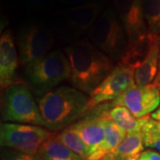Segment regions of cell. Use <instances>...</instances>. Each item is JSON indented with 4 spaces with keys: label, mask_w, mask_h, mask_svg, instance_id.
I'll return each instance as SVG.
<instances>
[{
    "label": "cell",
    "mask_w": 160,
    "mask_h": 160,
    "mask_svg": "<svg viewBox=\"0 0 160 160\" xmlns=\"http://www.w3.org/2000/svg\"><path fill=\"white\" fill-rule=\"evenodd\" d=\"M35 160H40L39 158H36V157H35Z\"/></svg>",
    "instance_id": "cell-31"
},
{
    "label": "cell",
    "mask_w": 160,
    "mask_h": 160,
    "mask_svg": "<svg viewBox=\"0 0 160 160\" xmlns=\"http://www.w3.org/2000/svg\"><path fill=\"white\" fill-rule=\"evenodd\" d=\"M59 1L65 6H71L73 7V6H78L92 3V2H95L98 0H59Z\"/></svg>",
    "instance_id": "cell-26"
},
{
    "label": "cell",
    "mask_w": 160,
    "mask_h": 160,
    "mask_svg": "<svg viewBox=\"0 0 160 160\" xmlns=\"http://www.w3.org/2000/svg\"><path fill=\"white\" fill-rule=\"evenodd\" d=\"M143 9L149 31L158 34L160 28V0H143Z\"/></svg>",
    "instance_id": "cell-21"
},
{
    "label": "cell",
    "mask_w": 160,
    "mask_h": 160,
    "mask_svg": "<svg viewBox=\"0 0 160 160\" xmlns=\"http://www.w3.org/2000/svg\"><path fill=\"white\" fill-rule=\"evenodd\" d=\"M158 38V34L148 31L135 40L129 42L126 51L120 58V64L135 70L157 46Z\"/></svg>",
    "instance_id": "cell-14"
},
{
    "label": "cell",
    "mask_w": 160,
    "mask_h": 160,
    "mask_svg": "<svg viewBox=\"0 0 160 160\" xmlns=\"http://www.w3.org/2000/svg\"><path fill=\"white\" fill-rule=\"evenodd\" d=\"M133 86H135L134 69L119 63L90 93L85 112L104 102H114Z\"/></svg>",
    "instance_id": "cell-9"
},
{
    "label": "cell",
    "mask_w": 160,
    "mask_h": 160,
    "mask_svg": "<svg viewBox=\"0 0 160 160\" xmlns=\"http://www.w3.org/2000/svg\"><path fill=\"white\" fill-rule=\"evenodd\" d=\"M144 146L150 149H156L160 153V135L151 133H142Z\"/></svg>",
    "instance_id": "cell-23"
},
{
    "label": "cell",
    "mask_w": 160,
    "mask_h": 160,
    "mask_svg": "<svg viewBox=\"0 0 160 160\" xmlns=\"http://www.w3.org/2000/svg\"><path fill=\"white\" fill-rule=\"evenodd\" d=\"M144 151L142 132H128L126 138L115 149L113 154L120 160H139Z\"/></svg>",
    "instance_id": "cell-18"
},
{
    "label": "cell",
    "mask_w": 160,
    "mask_h": 160,
    "mask_svg": "<svg viewBox=\"0 0 160 160\" xmlns=\"http://www.w3.org/2000/svg\"><path fill=\"white\" fill-rule=\"evenodd\" d=\"M2 121L44 126L38 105L27 85L16 82L5 89L2 98Z\"/></svg>",
    "instance_id": "cell-5"
},
{
    "label": "cell",
    "mask_w": 160,
    "mask_h": 160,
    "mask_svg": "<svg viewBox=\"0 0 160 160\" xmlns=\"http://www.w3.org/2000/svg\"><path fill=\"white\" fill-rule=\"evenodd\" d=\"M70 66V82L75 88L91 93L113 70V60L86 38L64 48Z\"/></svg>",
    "instance_id": "cell-1"
},
{
    "label": "cell",
    "mask_w": 160,
    "mask_h": 160,
    "mask_svg": "<svg viewBox=\"0 0 160 160\" xmlns=\"http://www.w3.org/2000/svg\"><path fill=\"white\" fill-rule=\"evenodd\" d=\"M158 86H159V87H160V83H159V84H158Z\"/></svg>",
    "instance_id": "cell-32"
},
{
    "label": "cell",
    "mask_w": 160,
    "mask_h": 160,
    "mask_svg": "<svg viewBox=\"0 0 160 160\" xmlns=\"http://www.w3.org/2000/svg\"><path fill=\"white\" fill-rule=\"evenodd\" d=\"M106 116L109 120L127 132L133 131L142 132L150 119V116L136 118L129 109L120 105H112V109L106 111Z\"/></svg>",
    "instance_id": "cell-15"
},
{
    "label": "cell",
    "mask_w": 160,
    "mask_h": 160,
    "mask_svg": "<svg viewBox=\"0 0 160 160\" xmlns=\"http://www.w3.org/2000/svg\"><path fill=\"white\" fill-rule=\"evenodd\" d=\"M159 104L160 88L154 84L146 86H133L112 103V105L126 107L136 118L153 113Z\"/></svg>",
    "instance_id": "cell-10"
},
{
    "label": "cell",
    "mask_w": 160,
    "mask_h": 160,
    "mask_svg": "<svg viewBox=\"0 0 160 160\" xmlns=\"http://www.w3.org/2000/svg\"><path fill=\"white\" fill-rule=\"evenodd\" d=\"M36 158L40 160H84L54 134L41 145Z\"/></svg>",
    "instance_id": "cell-17"
},
{
    "label": "cell",
    "mask_w": 160,
    "mask_h": 160,
    "mask_svg": "<svg viewBox=\"0 0 160 160\" xmlns=\"http://www.w3.org/2000/svg\"><path fill=\"white\" fill-rule=\"evenodd\" d=\"M158 73L153 84L158 86V84L160 83V32L158 33Z\"/></svg>",
    "instance_id": "cell-28"
},
{
    "label": "cell",
    "mask_w": 160,
    "mask_h": 160,
    "mask_svg": "<svg viewBox=\"0 0 160 160\" xmlns=\"http://www.w3.org/2000/svg\"><path fill=\"white\" fill-rule=\"evenodd\" d=\"M142 133H151V134H156V135H160V122L155 121L151 126L149 127L147 131L143 132Z\"/></svg>",
    "instance_id": "cell-27"
},
{
    "label": "cell",
    "mask_w": 160,
    "mask_h": 160,
    "mask_svg": "<svg viewBox=\"0 0 160 160\" xmlns=\"http://www.w3.org/2000/svg\"><path fill=\"white\" fill-rule=\"evenodd\" d=\"M53 2L54 0H26V3L29 8L35 10L46 9L52 6Z\"/></svg>",
    "instance_id": "cell-24"
},
{
    "label": "cell",
    "mask_w": 160,
    "mask_h": 160,
    "mask_svg": "<svg viewBox=\"0 0 160 160\" xmlns=\"http://www.w3.org/2000/svg\"><path fill=\"white\" fill-rule=\"evenodd\" d=\"M1 160H35V157H31L13 149L2 148Z\"/></svg>",
    "instance_id": "cell-22"
},
{
    "label": "cell",
    "mask_w": 160,
    "mask_h": 160,
    "mask_svg": "<svg viewBox=\"0 0 160 160\" xmlns=\"http://www.w3.org/2000/svg\"><path fill=\"white\" fill-rule=\"evenodd\" d=\"M159 32H160V28H159Z\"/></svg>",
    "instance_id": "cell-33"
},
{
    "label": "cell",
    "mask_w": 160,
    "mask_h": 160,
    "mask_svg": "<svg viewBox=\"0 0 160 160\" xmlns=\"http://www.w3.org/2000/svg\"><path fill=\"white\" fill-rule=\"evenodd\" d=\"M88 36L92 43L113 61L120 60L128 46L126 29L112 7L103 10L89 29Z\"/></svg>",
    "instance_id": "cell-4"
},
{
    "label": "cell",
    "mask_w": 160,
    "mask_h": 160,
    "mask_svg": "<svg viewBox=\"0 0 160 160\" xmlns=\"http://www.w3.org/2000/svg\"><path fill=\"white\" fill-rule=\"evenodd\" d=\"M53 135L48 129L39 126L2 123L0 126V142L2 148L13 149L36 157L40 147Z\"/></svg>",
    "instance_id": "cell-6"
},
{
    "label": "cell",
    "mask_w": 160,
    "mask_h": 160,
    "mask_svg": "<svg viewBox=\"0 0 160 160\" xmlns=\"http://www.w3.org/2000/svg\"><path fill=\"white\" fill-rule=\"evenodd\" d=\"M58 138L70 150L78 155L84 160H87L91 154L90 149L86 146L85 142L80 137L78 132L71 126L66 127L56 134Z\"/></svg>",
    "instance_id": "cell-20"
},
{
    "label": "cell",
    "mask_w": 160,
    "mask_h": 160,
    "mask_svg": "<svg viewBox=\"0 0 160 160\" xmlns=\"http://www.w3.org/2000/svg\"><path fill=\"white\" fill-rule=\"evenodd\" d=\"M127 132L116 125L109 118L106 123V132L102 143L92 153L87 160H100L104 157L113 153L123 140L126 138Z\"/></svg>",
    "instance_id": "cell-16"
},
{
    "label": "cell",
    "mask_w": 160,
    "mask_h": 160,
    "mask_svg": "<svg viewBox=\"0 0 160 160\" xmlns=\"http://www.w3.org/2000/svg\"><path fill=\"white\" fill-rule=\"evenodd\" d=\"M24 75L30 87L41 96L70 78L69 60L62 51H52L25 67Z\"/></svg>",
    "instance_id": "cell-3"
},
{
    "label": "cell",
    "mask_w": 160,
    "mask_h": 160,
    "mask_svg": "<svg viewBox=\"0 0 160 160\" xmlns=\"http://www.w3.org/2000/svg\"><path fill=\"white\" fill-rule=\"evenodd\" d=\"M115 10L126 29L128 43L149 31L143 0H113Z\"/></svg>",
    "instance_id": "cell-11"
},
{
    "label": "cell",
    "mask_w": 160,
    "mask_h": 160,
    "mask_svg": "<svg viewBox=\"0 0 160 160\" xmlns=\"http://www.w3.org/2000/svg\"><path fill=\"white\" fill-rule=\"evenodd\" d=\"M108 109H101L100 111H94L92 115H88L85 118L79 120L70 126L78 132L80 137L85 142L91 154L99 148L105 138ZM90 154V155H91Z\"/></svg>",
    "instance_id": "cell-12"
},
{
    "label": "cell",
    "mask_w": 160,
    "mask_h": 160,
    "mask_svg": "<svg viewBox=\"0 0 160 160\" xmlns=\"http://www.w3.org/2000/svg\"><path fill=\"white\" fill-rule=\"evenodd\" d=\"M88 98L75 87L62 86L38 99L44 126L49 131H59L74 122L86 111Z\"/></svg>",
    "instance_id": "cell-2"
},
{
    "label": "cell",
    "mask_w": 160,
    "mask_h": 160,
    "mask_svg": "<svg viewBox=\"0 0 160 160\" xmlns=\"http://www.w3.org/2000/svg\"><path fill=\"white\" fill-rule=\"evenodd\" d=\"M139 160H160V153L153 149L144 150Z\"/></svg>",
    "instance_id": "cell-25"
},
{
    "label": "cell",
    "mask_w": 160,
    "mask_h": 160,
    "mask_svg": "<svg viewBox=\"0 0 160 160\" xmlns=\"http://www.w3.org/2000/svg\"><path fill=\"white\" fill-rule=\"evenodd\" d=\"M104 6L103 0H98L60 12L58 18L60 36L66 40H74L88 32L103 12Z\"/></svg>",
    "instance_id": "cell-7"
},
{
    "label": "cell",
    "mask_w": 160,
    "mask_h": 160,
    "mask_svg": "<svg viewBox=\"0 0 160 160\" xmlns=\"http://www.w3.org/2000/svg\"><path fill=\"white\" fill-rule=\"evenodd\" d=\"M18 55L11 30H5L0 38V84L1 88L16 83Z\"/></svg>",
    "instance_id": "cell-13"
},
{
    "label": "cell",
    "mask_w": 160,
    "mask_h": 160,
    "mask_svg": "<svg viewBox=\"0 0 160 160\" xmlns=\"http://www.w3.org/2000/svg\"><path fill=\"white\" fill-rule=\"evenodd\" d=\"M53 42L52 32L44 24L29 23L22 27L17 33V47L24 68L47 55Z\"/></svg>",
    "instance_id": "cell-8"
},
{
    "label": "cell",
    "mask_w": 160,
    "mask_h": 160,
    "mask_svg": "<svg viewBox=\"0 0 160 160\" xmlns=\"http://www.w3.org/2000/svg\"><path fill=\"white\" fill-rule=\"evenodd\" d=\"M100 160H120L118 157H116L113 153H111V154L108 155V156H106V157H104L103 158Z\"/></svg>",
    "instance_id": "cell-30"
},
{
    "label": "cell",
    "mask_w": 160,
    "mask_h": 160,
    "mask_svg": "<svg viewBox=\"0 0 160 160\" xmlns=\"http://www.w3.org/2000/svg\"><path fill=\"white\" fill-rule=\"evenodd\" d=\"M150 117H151V118H152V119H154L155 121L160 122V104H159V106H158V108L156 109L153 113H151Z\"/></svg>",
    "instance_id": "cell-29"
},
{
    "label": "cell",
    "mask_w": 160,
    "mask_h": 160,
    "mask_svg": "<svg viewBox=\"0 0 160 160\" xmlns=\"http://www.w3.org/2000/svg\"><path fill=\"white\" fill-rule=\"evenodd\" d=\"M158 73V44L146 60L134 70L135 86H146L154 83Z\"/></svg>",
    "instance_id": "cell-19"
}]
</instances>
